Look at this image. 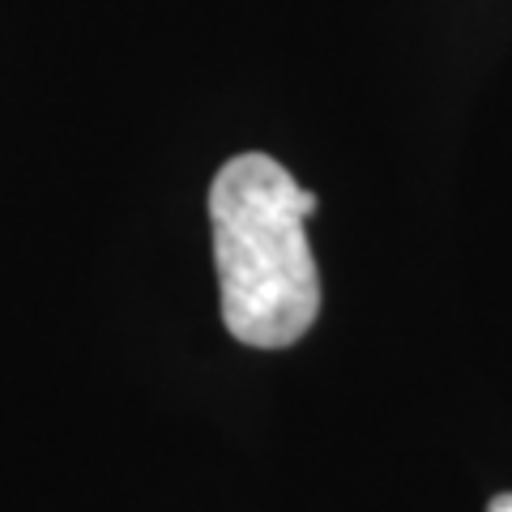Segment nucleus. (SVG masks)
Masks as SVG:
<instances>
[{
	"label": "nucleus",
	"mask_w": 512,
	"mask_h": 512,
	"mask_svg": "<svg viewBox=\"0 0 512 512\" xmlns=\"http://www.w3.org/2000/svg\"><path fill=\"white\" fill-rule=\"evenodd\" d=\"M487 512H512V495H495Z\"/></svg>",
	"instance_id": "obj_2"
},
{
	"label": "nucleus",
	"mask_w": 512,
	"mask_h": 512,
	"mask_svg": "<svg viewBox=\"0 0 512 512\" xmlns=\"http://www.w3.org/2000/svg\"><path fill=\"white\" fill-rule=\"evenodd\" d=\"M316 192L269 154H239L214 175L210 227L222 325L256 350L295 346L316 325L320 274L308 244Z\"/></svg>",
	"instance_id": "obj_1"
}]
</instances>
